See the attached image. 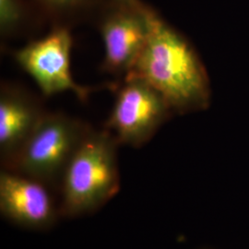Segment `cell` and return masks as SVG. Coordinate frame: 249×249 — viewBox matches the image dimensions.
Listing matches in <instances>:
<instances>
[{
    "mask_svg": "<svg viewBox=\"0 0 249 249\" xmlns=\"http://www.w3.org/2000/svg\"><path fill=\"white\" fill-rule=\"evenodd\" d=\"M148 37L125 76L144 80L168 104L185 114L210 106L211 86L204 65L187 38L146 4Z\"/></svg>",
    "mask_w": 249,
    "mask_h": 249,
    "instance_id": "1",
    "label": "cell"
},
{
    "mask_svg": "<svg viewBox=\"0 0 249 249\" xmlns=\"http://www.w3.org/2000/svg\"><path fill=\"white\" fill-rule=\"evenodd\" d=\"M117 142L107 129H89L70 160L59 188V212L64 218L94 213L120 189Z\"/></svg>",
    "mask_w": 249,
    "mask_h": 249,
    "instance_id": "2",
    "label": "cell"
},
{
    "mask_svg": "<svg viewBox=\"0 0 249 249\" xmlns=\"http://www.w3.org/2000/svg\"><path fill=\"white\" fill-rule=\"evenodd\" d=\"M89 129L71 116L45 114L7 170L59 191L66 168Z\"/></svg>",
    "mask_w": 249,
    "mask_h": 249,
    "instance_id": "3",
    "label": "cell"
},
{
    "mask_svg": "<svg viewBox=\"0 0 249 249\" xmlns=\"http://www.w3.org/2000/svg\"><path fill=\"white\" fill-rule=\"evenodd\" d=\"M172 113L157 90L144 80L125 76L106 129L119 145L140 148L151 140Z\"/></svg>",
    "mask_w": 249,
    "mask_h": 249,
    "instance_id": "4",
    "label": "cell"
},
{
    "mask_svg": "<svg viewBox=\"0 0 249 249\" xmlns=\"http://www.w3.org/2000/svg\"><path fill=\"white\" fill-rule=\"evenodd\" d=\"M71 47V34L62 24L54 27L45 37L17 50L14 57L45 96L72 91L78 98L85 100L91 90L78 84L72 77Z\"/></svg>",
    "mask_w": 249,
    "mask_h": 249,
    "instance_id": "5",
    "label": "cell"
},
{
    "mask_svg": "<svg viewBox=\"0 0 249 249\" xmlns=\"http://www.w3.org/2000/svg\"><path fill=\"white\" fill-rule=\"evenodd\" d=\"M50 187L34 178L4 169L0 173V213L10 223L32 231L52 228L61 217Z\"/></svg>",
    "mask_w": 249,
    "mask_h": 249,
    "instance_id": "6",
    "label": "cell"
},
{
    "mask_svg": "<svg viewBox=\"0 0 249 249\" xmlns=\"http://www.w3.org/2000/svg\"><path fill=\"white\" fill-rule=\"evenodd\" d=\"M100 22L105 46V71L126 75L142 52L148 37L146 4L124 7L106 4Z\"/></svg>",
    "mask_w": 249,
    "mask_h": 249,
    "instance_id": "7",
    "label": "cell"
},
{
    "mask_svg": "<svg viewBox=\"0 0 249 249\" xmlns=\"http://www.w3.org/2000/svg\"><path fill=\"white\" fill-rule=\"evenodd\" d=\"M45 114L26 92L2 86L0 93V158L9 169Z\"/></svg>",
    "mask_w": 249,
    "mask_h": 249,
    "instance_id": "8",
    "label": "cell"
},
{
    "mask_svg": "<svg viewBox=\"0 0 249 249\" xmlns=\"http://www.w3.org/2000/svg\"><path fill=\"white\" fill-rule=\"evenodd\" d=\"M46 14L53 18H72L97 9L105 0H36Z\"/></svg>",
    "mask_w": 249,
    "mask_h": 249,
    "instance_id": "9",
    "label": "cell"
},
{
    "mask_svg": "<svg viewBox=\"0 0 249 249\" xmlns=\"http://www.w3.org/2000/svg\"><path fill=\"white\" fill-rule=\"evenodd\" d=\"M30 9L25 0H0V33L11 36L26 23Z\"/></svg>",
    "mask_w": 249,
    "mask_h": 249,
    "instance_id": "10",
    "label": "cell"
},
{
    "mask_svg": "<svg viewBox=\"0 0 249 249\" xmlns=\"http://www.w3.org/2000/svg\"><path fill=\"white\" fill-rule=\"evenodd\" d=\"M105 2L107 4L124 7H138L143 3L142 0H105Z\"/></svg>",
    "mask_w": 249,
    "mask_h": 249,
    "instance_id": "11",
    "label": "cell"
}]
</instances>
